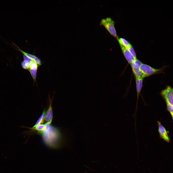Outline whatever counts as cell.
I'll use <instances>...</instances> for the list:
<instances>
[{"mask_svg":"<svg viewBox=\"0 0 173 173\" xmlns=\"http://www.w3.org/2000/svg\"><path fill=\"white\" fill-rule=\"evenodd\" d=\"M51 124L46 123L44 129L38 133L41 134L43 141L46 146L52 148L58 149L62 144V135L59 130Z\"/></svg>","mask_w":173,"mask_h":173,"instance_id":"1","label":"cell"},{"mask_svg":"<svg viewBox=\"0 0 173 173\" xmlns=\"http://www.w3.org/2000/svg\"><path fill=\"white\" fill-rule=\"evenodd\" d=\"M45 111L44 110L41 116L38 119L35 125L32 127L34 128L39 124H42L44 121Z\"/></svg>","mask_w":173,"mask_h":173,"instance_id":"12","label":"cell"},{"mask_svg":"<svg viewBox=\"0 0 173 173\" xmlns=\"http://www.w3.org/2000/svg\"><path fill=\"white\" fill-rule=\"evenodd\" d=\"M172 118H173V117H172Z\"/></svg>","mask_w":173,"mask_h":173,"instance_id":"15","label":"cell"},{"mask_svg":"<svg viewBox=\"0 0 173 173\" xmlns=\"http://www.w3.org/2000/svg\"><path fill=\"white\" fill-rule=\"evenodd\" d=\"M16 49L23 55L24 60L21 62L22 68L24 69L28 70L32 77L37 76L38 68L43 63L41 59L34 54L22 50L18 47Z\"/></svg>","mask_w":173,"mask_h":173,"instance_id":"2","label":"cell"},{"mask_svg":"<svg viewBox=\"0 0 173 173\" xmlns=\"http://www.w3.org/2000/svg\"><path fill=\"white\" fill-rule=\"evenodd\" d=\"M130 52L133 56L135 59H136V55L134 50L131 45L128 47L126 48Z\"/></svg>","mask_w":173,"mask_h":173,"instance_id":"14","label":"cell"},{"mask_svg":"<svg viewBox=\"0 0 173 173\" xmlns=\"http://www.w3.org/2000/svg\"><path fill=\"white\" fill-rule=\"evenodd\" d=\"M167 67V66H165L161 68L157 69L147 64L142 63L140 66V69L142 73V77L143 78L154 74H164V70Z\"/></svg>","mask_w":173,"mask_h":173,"instance_id":"3","label":"cell"},{"mask_svg":"<svg viewBox=\"0 0 173 173\" xmlns=\"http://www.w3.org/2000/svg\"><path fill=\"white\" fill-rule=\"evenodd\" d=\"M100 25L104 26L111 35L117 39L118 37L114 26V22L110 17L103 18L101 20Z\"/></svg>","mask_w":173,"mask_h":173,"instance_id":"4","label":"cell"},{"mask_svg":"<svg viewBox=\"0 0 173 173\" xmlns=\"http://www.w3.org/2000/svg\"><path fill=\"white\" fill-rule=\"evenodd\" d=\"M119 45L128 63L130 64L136 59H135L133 56L126 48L121 45Z\"/></svg>","mask_w":173,"mask_h":173,"instance_id":"10","label":"cell"},{"mask_svg":"<svg viewBox=\"0 0 173 173\" xmlns=\"http://www.w3.org/2000/svg\"><path fill=\"white\" fill-rule=\"evenodd\" d=\"M142 63L140 61L136 59L130 64L135 78L142 77V73L140 69V66Z\"/></svg>","mask_w":173,"mask_h":173,"instance_id":"7","label":"cell"},{"mask_svg":"<svg viewBox=\"0 0 173 173\" xmlns=\"http://www.w3.org/2000/svg\"><path fill=\"white\" fill-rule=\"evenodd\" d=\"M45 126V124H41L37 125L34 128H30L31 129L34 130L38 131L39 132L43 131L44 129Z\"/></svg>","mask_w":173,"mask_h":173,"instance_id":"13","label":"cell"},{"mask_svg":"<svg viewBox=\"0 0 173 173\" xmlns=\"http://www.w3.org/2000/svg\"><path fill=\"white\" fill-rule=\"evenodd\" d=\"M49 104L48 109L45 112L44 120L46 123H51L52 121L53 116V110L52 107V100L49 98Z\"/></svg>","mask_w":173,"mask_h":173,"instance_id":"8","label":"cell"},{"mask_svg":"<svg viewBox=\"0 0 173 173\" xmlns=\"http://www.w3.org/2000/svg\"><path fill=\"white\" fill-rule=\"evenodd\" d=\"M143 79L142 77H136V82L137 94V101L135 113L137 111L138 101L140 94L142 86Z\"/></svg>","mask_w":173,"mask_h":173,"instance_id":"9","label":"cell"},{"mask_svg":"<svg viewBox=\"0 0 173 173\" xmlns=\"http://www.w3.org/2000/svg\"><path fill=\"white\" fill-rule=\"evenodd\" d=\"M157 123L158 125V131L160 138L162 139L167 142H169L170 139L168 135L167 131L160 122L158 121H157Z\"/></svg>","mask_w":173,"mask_h":173,"instance_id":"6","label":"cell"},{"mask_svg":"<svg viewBox=\"0 0 173 173\" xmlns=\"http://www.w3.org/2000/svg\"><path fill=\"white\" fill-rule=\"evenodd\" d=\"M117 39L119 44L123 46L126 48L128 47L131 45L127 40L124 38H118Z\"/></svg>","mask_w":173,"mask_h":173,"instance_id":"11","label":"cell"},{"mask_svg":"<svg viewBox=\"0 0 173 173\" xmlns=\"http://www.w3.org/2000/svg\"><path fill=\"white\" fill-rule=\"evenodd\" d=\"M160 94L164 99L166 105L173 106V88L167 85Z\"/></svg>","mask_w":173,"mask_h":173,"instance_id":"5","label":"cell"}]
</instances>
